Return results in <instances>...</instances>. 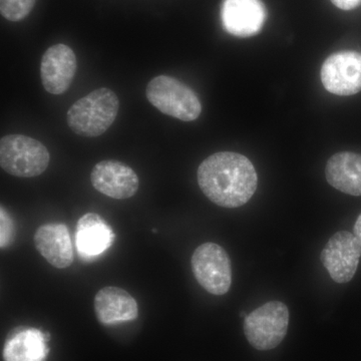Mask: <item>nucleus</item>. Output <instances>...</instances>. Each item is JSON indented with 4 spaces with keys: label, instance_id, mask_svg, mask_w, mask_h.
<instances>
[{
    "label": "nucleus",
    "instance_id": "1",
    "mask_svg": "<svg viewBox=\"0 0 361 361\" xmlns=\"http://www.w3.org/2000/svg\"><path fill=\"white\" fill-rule=\"evenodd\" d=\"M199 187L207 198L223 208H239L257 190L253 164L234 152H219L202 161L197 172Z\"/></svg>",
    "mask_w": 361,
    "mask_h": 361
},
{
    "label": "nucleus",
    "instance_id": "2",
    "mask_svg": "<svg viewBox=\"0 0 361 361\" xmlns=\"http://www.w3.org/2000/svg\"><path fill=\"white\" fill-rule=\"evenodd\" d=\"M118 108L120 101L115 92L99 87L71 106L68 111V127L82 137H99L115 122Z\"/></svg>",
    "mask_w": 361,
    "mask_h": 361
},
{
    "label": "nucleus",
    "instance_id": "3",
    "mask_svg": "<svg viewBox=\"0 0 361 361\" xmlns=\"http://www.w3.org/2000/svg\"><path fill=\"white\" fill-rule=\"evenodd\" d=\"M49 149L37 140L8 135L0 140V166L7 174L20 178L42 175L49 165Z\"/></svg>",
    "mask_w": 361,
    "mask_h": 361
},
{
    "label": "nucleus",
    "instance_id": "4",
    "mask_svg": "<svg viewBox=\"0 0 361 361\" xmlns=\"http://www.w3.org/2000/svg\"><path fill=\"white\" fill-rule=\"evenodd\" d=\"M147 99L161 113L183 122H193L200 116V99L191 87L170 75H159L149 82Z\"/></svg>",
    "mask_w": 361,
    "mask_h": 361
},
{
    "label": "nucleus",
    "instance_id": "5",
    "mask_svg": "<svg viewBox=\"0 0 361 361\" xmlns=\"http://www.w3.org/2000/svg\"><path fill=\"white\" fill-rule=\"evenodd\" d=\"M288 324V307L281 301H270L246 316L244 334L254 348L271 350L283 341Z\"/></svg>",
    "mask_w": 361,
    "mask_h": 361
},
{
    "label": "nucleus",
    "instance_id": "6",
    "mask_svg": "<svg viewBox=\"0 0 361 361\" xmlns=\"http://www.w3.org/2000/svg\"><path fill=\"white\" fill-rule=\"evenodd\" d=\"M192 270L198 283L213 295H224L232 284L231 260L224 248L213 242L194 251Z\"/></svg>",
    "mask_w": 361,
    "mask_h": 361
},
{
    "label": "nucleus",
    "instance_id": "7",
    "mask_svg": "<svg viewBox=\"0 0 361 361\" xmlns=\"http://www.w3.org/2000/svg\"><path fill=\"white\" fill-rule=\"evenodd\" d=\"M322 82L324 89L336 96H353L361 92V54L344 51L331 54L323 63Z\"/></svg>",
    "mask_w": 361,
    "mask_h": 361
},
{
    "label": "nucleus",
    "instance_id": "8",
    "mask_svg": "<svg viewBox=\"0 0 361 361\" xmlns=\"http://www.w3.org/2000/svg\"><path fill=\"white\" fill-rule=\"evenodd\" d=\"M361 256V246L353 233L339 231L332 235L320 254L323 266L330 277L339 284L355 277Z\"/></svg>",
    "mask_w": 361,
    "mask_h": 361
},
{
    "label": "nucleus",
    "instance_id": "9",
    "mask_svg": "<svg viewBox=\"0 0 361 361\" xmlns=\"http://www.w3.org/2000/svg\"><path fill=\"white\" fill-rule=\"evenodd\" d=\"M267 11L262 0H223L221 21L228 33L238 37L258 35L264 26Z\"/></svg>",
    "mask_w": 361,
    "mask_h": 361
},
{
    "label": "nucleus",
    "instance_id": "10",
    "mask_svg": "<svg viewBox=\"0 0 361 361\" xmlns=\"http://www.w3.org/2000/svg\"><path fill=\"white\" fill-rule=\"evenodd\" d=\"M90 180L97 191L116 200H125L135 196L140 186L137 173L118 161L97 163L92 169Z\"/></svg>",
    "mask_w": 361,
    "mask_h": 361
},
{
    "label": "nucleus",
    "instance_id": "11",
    "mask_svg": "<svg viewBox=\"0 0 361 361\" xmlns=\"http://www.w3.org/2000/svg\"><path fill=\"white\" fill-rule=\"evenodd\" d=\"M78 70L77 56L68 45H52L44 52L40 66L42 85L49 94H63L71 87Z\"/></svg>",
    "mask_w": 361,
    "mask_h": 361
},
{
    "label": "nucleus",
    "instance_id": "12",
    "mask_svg": "<svg viewBox=\"0 0 361 361\" xmlns=\"http://www.w3.org/2000/svg\"><path fill=\"white\" fill-rule=\"evenodd\" d=\"M37 250L54 267L65 269L73 262V249L70 231L61 223L40 226L35 234Z\"/></svg>",
    "mask_w": 361,
    "mask_h": 361
},
{
    "label": "nucleus",
    "instance_id": "13",
    "mask_svg": "<svg viewBox=\"0 0 361 361\" xmlns=\"http://www.w3.org/2000/svg\"><path fill=\"white\" fill-rule=\"evenodd\" d=\"M115 234L96 213H87L78 221L75 245L80 257L92 260L108 250L114 243Z\"/></svg>",
    "mask_w": 361,
    "mask_h": 361
},
{
    "label": "nucleus",
    "instance_id": "14",
    "mask_svg": "<svg viewBox=\"0 0 361 361\" xmlns=\"http://www.w3.org/2000/svg\"><path fill=\"white\" fill-rule=\"evenodd\" d=\"M94 312L104 325L132 322L139 315V306L129 292L118 287H104L94 301Z\"/></svg>",
    "mask_w": 361,
    "mask_h": 361
},
{
    "label": "nucleus",
    "instance_id": "15",
    "mask_svg": "<svg viewBox=\"0 0 361 361\" xmlns=\"http://www.w3.org/2000/svg\"><path fill=\"white\" fill-rule=\"evenodd\" d=\"M47 341L49 338L42 330L16 327L6 337L4 361H45L49 351Z\"/></svg>",
    "mask_w": 361,
    "mask_h": 361
},
{
    "label": "nucleus",
    "instance_id": "16",
    "mask_svg": "<svg viewBox=\"0 0 361 361\" xmlns=\"http://www.w3.org/2000/svg\"><path fill=\"white\" fill-rule=\"evenodd\" d=\"M330 186L350 196H361V155L341 152L331 157L325 167Z\"/></svg>",
    "mask_w": 361,
    "mask_h": 361
},
{
    "label": "nucleus",
    "instance_id": "17",
    "mask_svg": "<svg viewBox=\"0 0 361 361\" xmlns=\"http://www.w3.org/2000/svg\"><path fill=\"white\" fill-rule=\"evenodd\" d=\"M37 0H0V13L7 20L18 23L32 13Z\"/></svg>",
    "mask_w": 361,
    "mask_h": 361
},
{
    "label": "nucleus",
    "instance_id": "18",
    "mask_svg": "<svg viewBox=\"0 0 361 361\" xmlns=\"http://www.w3.org/2000/svg\"><path fill=\"white\" fill-rule=\"evenodd\" d=\"M0 220H1L0 244H1V248H6L13 238V223L11 216L8 215L4 207H1V210H0Z\"/></svg>",
    "mask_w": 361,
    "mask_h": 361
},
{
    "label": "nucleus",
    "instance_id": "19",
    "mask_svg": "<svg viewBox=\"0 0 361 361\" xmlns=\"http://www.w3.org/2000/svg\"><path fill=\"white\" fill-rule=\"evenodd\" d=\"M330 1L342 11H353L361 6V0H330Z\"/></svg>",
    "mask_w": 361,
    "mask_h": 361
},
{
    "label": "nucleus",
    "instance_id": "20",
    "mask_svg": "<svg viewBox=\"0 0 361 361\" xmlns=\"http://www.w3.org/2000/svg\"><path fill=\"white\" fill-rule=\"evenodd\" d=\"M353 235H355V238L357 239L358 243L361 246V214L358 216L355 227H353Z\"/></svg>",
    "mask_w": 361,
    "mask_h": 361
}]
</instances>
